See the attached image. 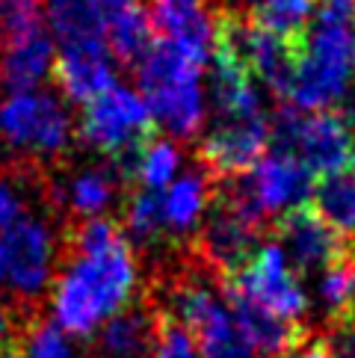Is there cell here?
Wrapping results in <instances>:
<instances>
[{"label": "cell", "instance_id": "6da1fadb", "mask_svg": "<svg viewBox=\"0 0 355 358\" xmlns=\"http://www.w3.org/2000/svg\"><path fill=\"white\" fill-rule=\"evenodd\" d=\"M62 261L48 299L54 323L68 338H92L139 296L133 246L113 216L68 222L62 228Z\"/></svg>", "mask_w": 355, "mask_h": 358}, {"label": "cell", "instance_id": "7a4b0ae2", "mask_svg": "<svg viewBox=\"0 0 355 358\" xmlns=\"http://www.w3.org/2000/svg\"><path fill=\"white\" fill-rule=\"evenodd\" d=\"M355 71V27L349 18L317 12L305 54L299 59L287 107L296 113H323L340 104Z\"/></svg>", "mask_w": 355, "mask_h": 358}, {"label": "cell", "instance_id": "3957f363", "mask_svg": "<svg viewBox=\"0 0 355 358\" xmlns=\"http://www.w3.org/2000/svg\"><path fill=\"white\" fill-rule=\"evenodd\" d=\"M157 136L160 127L148 104L128 86L116 83L83 107L80 139L116 169L124 184H133L136 166Z\"/></svg>", "mask_w": 355, "mask_h": 358}, {"label": "cell", "instance_id": "277c9868", "mask_svg": "<svg viewBox=\"0 0 355 358\" xmlns=\"http://www.w3.org/2000/svg\"><path fill=\"white\" fill-rule=\"evenodd\" d=\"M201 69L205 66L160 39H154L136 66V83L151 116L157 127L166 124V131L178 139H193L205 124Z\"/></svg>", "mask_w": 355, "mask_h": 358}, {"label": "cell", "instance_id": "5b68a950", "mask_svg": "<svg viewBox=\"0 0 355 358\" xmlns=\"http://www.w3.org/2000/svg\"><path fill=\"white\" fill-rule=\"evenodd\" d=\"M62 237L42 213L0 231V302L21 308L36 305L57 278Z\"/></svg>", "mask_w": 355, "mask_h": 358}, {"label": "cell", "instance_id": "8992f818", "mask_svg": "<svg viewBox=\"0 0 355 358\" xmlns=\"http://www.w3.org/2000/svg\"><path fill=\"white\" fill-rule=\"evenodd\" d=\"M270 145L273 151L294 155L320 181V178L352 169L355 131L338 110L296 113L287 107L273 119Z\"/></svg>", "mask_w": 355, "mask_h": 358}, {"label": "cell", "instance_id": "52a82bcc", "mask_svg": "<svg viewBox=\"0 0 355 358\" xmlns=\"http://www.w3.org/2000/svg\"><path fill=\"white\" fill-rule=\"evenodd\" d=\"M0 134L30 163L62 160L71 148V116L59 98L48 92H21L0 107Z\"/></svg>", "mask_w": 355, "mask_h": 358}, {"label": "cell", "instance_id": "ba28073f", "mask_svg": "<svg viewBox=\"0 0 355 358\" xmlns=\"http://www.w3.org/2000/svg\"><path fill=\"white\" fill-rule=\"evenodd\" d=\"M222 285H231L246 299L261 305L263 311L290 320V323H302V314L308 311V296L302 290V278L287 264L284 252L275 243H266L243 266L222 275Z\"/></svg>", "mask_w": 355, "mask_h": 358}, {"label": "cell", "instance_id": "9c48e42d", "mask_svg": "<svg viewBox=\"0 0 355 358\" xmlns=\"http://www.w3.org/2000/svg\"><path fill=\"white\" fill-rule=\"evenodd\" d=\"M275 246L284 252L287 264L296 270V275L326 273L352 243L344 240L332 225H328L311 201H302L296 208L275 216L273 222Z\"/></svg>", "mask_w": 355, "mask_h": 358}, {"label": "cell", "instance_id": "30bf717a", "mask_svg": "<svg viewBox=\"0 0 355 358\" xmlns=\"http://www.w3.org/2000/svg\"><path fill=\"white\" fill-rule=\"evenodd\" d=\"M273 136V119H243V122H217V127L201 139L198 160L208 178L228 181V178L249 175L266 157Z\"/></svg>", "mask_w": 355, "mask_h": 358}, {"label": "cell", "instance_id": "8fae6325", "mask_svg": "<svg viewBox=\"0 0 355 358\" xmlns=\"http://www.w3.org/2000/svg\"><path fill=\"white\" fill-rule=\"evenodd\" d=\"M151 30L154 39L178 48L198 66H205L213 50L217 12L208 0H151Z\"/></svg>", "mask_w": 355, "mask_h": 358}, {"label": "cell", "instance_id": "7c38bea8", "mask_svg": "<svg viewBox=\"0 0 355 358\" xmlns=\"http://www.w3.org/2000/svg\"><path fill=\"white\" fill-rule=\"evenodd\" d=\"M243 178V187L249 199L255 201V208L266 216V213H284L296 204L308 201V196L314 193L317 178L302 166L294 155H284V151H266V157Z\"/></svg>", "mask_w": 355, "mask_h": 358}, {"label": "cell", "instance_id": "4fadbf2b", "mask_svg": "<svg viewBox=\"0 0 355 358\" xmlns=\"http://www.w3.org/2000/svg\"><path fill=\"white\" fill-rule=\"evenodd\" d=\"M160 317L157 302L139 293L95 331V358H154Z\"/></svg>", "mask_w": 355, "mask_h": 358}, {"label": "cell", "instance_id": "5bb4252c", "mask_svg": "<svg viewBox=\"0 0 355 358\" xmlns=\"http://www.w3.org/2000/svg\"><path fill=\"white\" fill-rule=\"evenodd\" d=\"M54 80L62 95L74 104H89L116 86V59L107 42H74L62 45L54 59Z\"/></svg>", "mask_w": 355, "mask_h": 358}, {"label": "cell", "instance_id": "9a60e30c", "mask_svg": "<svg viewBox=\"0 0 355 358\" xmlns=\"http://www.w3.org/2000/svg\"><path fill=\"white\" fill-rule=\"evenodd\" d=\"M54 42L39 24L18 39L0 45V80L15 95L33 92L54 74Z\"/></svg>", "mask_w": 355, "mask_h": 358}, {"label": "cell", "instance_id": "2e32d148", "mask_svg": "<svg viewBox=\"0 0 355 358\" xmlns=\"http://www.w3.org/2000/svg\"><path fill=\"white\" fill-rule=\"evenodd\" d=\"M119 184L124 181L113 166H89V169H78L62 187H50V196L54 204L59 201L71 213V222H83L107 216L119 196Z\"/></svg>", "mask_w": 355, "mask_h": 358}, {"label": "cell", "instance_id": "e0dca14e", "mask_svg": "<svg viewBox=\"0 0 355 358\" xmlns=\"http://www.w3.org/2000/svg\"><path fill=\"white\" fill-rule=\"evenodd\" d=\"M213 181L208 172H187L166 187L163 193V220H166L169 240H181L198 231L201 220L210 208Z\"/></svg>", "mask_w": 355, "mask_h": 358}, {"label": "cell", "instance_id": "ac0fdd59", "mask_svg": "<svg viewBox=\"0 0 355 358\" xmlns=\"http://www.w3.org/2000/svg\"><path fill=\"white\" fill-rule=\"evenodd\" d=\"M45 12L50 30H54V36L62 45L107 42L101 0H45Z\"/></svg>", "mask_w": 355, "mask_h": 358}, {"label": "cell", "instance_id": "d6986e66", "mask_svg": "<svg viewBox=\"0 0 355 358\" xmlns=\"http://www.w3.org/2000/svg\"><path fill=\"white\" fill-rule=\"evenodd\" d=\"M246 15L287 42H308L317 0H252Z\"/></svg>", "mask_w": 355, "mask_h": 358}, {"label": "cell", "instance_id": "ffe728a7", "mask_svg": "<svg viewBox=\"0 0 355 358\" xmlns=\"http://www.w3.org/2000/svg\"><path fill=\"white\" fill-rule=\"evenodd\" d=\"M311 204L335 231L355 243V172H338L314 184Z\"/></svg>", "mask_w": 355, "mask_h": 358}, {"label": "cell", "instance_id": "44dd1931", "mask_svg": "<svg viewBox=\"0 0 355 358\" xmlns=\"http://www.w3.org/2000/svg\"><path fill=\"white\" fill-rule=\"evenodd\" d=\"M122 231L133 246H154V243H169L166 220H163V196L136 189L128 196L122 210Z\"/></svg>", "mask_w": 355, "mask_h": 358}, {"label": "cell", "instance_id": "7402d4cb", "mask_svg": "<svg viewBox=\"0 0 355 358\" xmlns=\"http://www.w3.org/2000/svg\"><path fill=\"white\" fill-rule=\"evenodd\" d=\"M181 166V151H178L175 143L157 136L154 143L145 148L143 160H139L136 172H133V184L145 193H160L175 181V172Z\"/></svg>", "mask_w": 355, "mask_h": 358}, {"label": "cell", "instance_id": "603a6c76", "mask_svg": "<svg viewBox=\"0 0 355 358\" xmlns=\"http://www.w3.org/2000/svg\"><path fill=\"white\" fill-rule=\"evenodd\" d=\"M18 352L24 358H78L71 338L62 331L54 320L30 317L24 326V335L18 343Z\"/></svg>", "mask_w": 355, "mask_h": 358}, {"label": "cell", "instance_id": "cb8c5ba5", "mask_svg": "<svg viewBox=\"0 0 355 358\" xmlns=\"http://www.w3.org/2000/svg\"><path fill=\"white\" fill-rule=\"evenodd\" d=\"M39 27V0H0V45Z\"/></svg>", "mask_w": 355, "mask_h": 358}, {"label": "cell", "instance_id": "d4e9b609", "mask_svg": "<svg viewBox=\"0 0 355 358\" xmlns=\"http://www.w3.org/2000/svg\"><path fill=\"white\" fill-rule=\"evenodd\" d=\"M154 358H201V355H198V347L193 343V338L187 335V329L178 323V320H172L169 314H163Z\"/></svg>", "mask_w": 355, "mask_h": 358}, {"label": "cell", "instance_id": "484cf974", "mask_svg": "<svg viewBox=\"0 0 355 358\" xmlns=\"http://www.w3.org/2000/svg\"><path fill=\"white\" fill-rule=\"evenodd\" d=\"M24 326H27V323H21L15 308L6 305V302H0V358L9 355V352H18Z\"/></svg>", "mask_w": 355, "mask_h": 358}, {"label": "cell", "instance_id": "4316f807", "mask_svg": "<svg viewBox=\"0 0 355 358\" xmlns=\"http://www.w3.org/2000/svg\"><path fill=\"white\" fill-rule=\"evenodd\" d=\"M296 358H332V355H328V350L323 347V341H320V338H314V341H308L305 347L296 352Z\"/></svg>", "mask_w": 355, "mask_h": 358}, {"label": "cell", "instance_id": "83f0119b", "mask_svg": "<svg viewBox=\"0 0 355 358\" xmlns=\"http://www.w3.org/2000/svg\"><path fill=\"white\" fill-rule=\"evenodd\" d=\"M3 358H24L21 352H9V355H3Z\"/></svg>", "mask_w": 355, "mask_h": 358}, {"label": "cell", "instance_id": "f1b7e54d", "mask_svg": "<svg viewBox=\"0 0 355 358\" xmlns=\"http://www.w3.org/2000/svg\"><path fill=\"white\" fill-rule=\"evenodd\" d=\"M352 172H355V155H352Z\"/></svg>", "mask_w": 355, "mask_h": 358}, {"label": "cell", "instance_id": "f546056e", "mask_svg": "<svg viewBox=\"0 0 355 358\" xmlns=\"http://www.w3.org/2000/svg\"><path fill=\"white\" fill-rule=\"evenodd\" d=\"M249 3H252V0H246V6H249Z\"/></svg>", "mask_w": 355, "mask_h": 358}]
</instances>
